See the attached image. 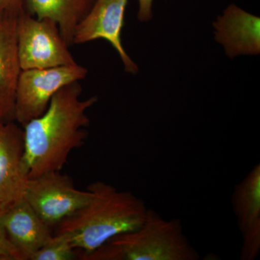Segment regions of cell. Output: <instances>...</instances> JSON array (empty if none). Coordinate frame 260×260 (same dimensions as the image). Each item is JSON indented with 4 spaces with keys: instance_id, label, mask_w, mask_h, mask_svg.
I'll use <instances>...</instances> for the list:
<instances>
[{
    "instance_id": "obj_1",
    "label": "cell",
    "mask_w": 260,
    "mask_h": 260,
    "mask_svg": "<svg viewBox=\"0 0 260 260\" xmlns=\"http://www.w3.org/2000/svg\"><path fill=\"white\" fill-rule=\"evenodd\" d=\"M79 82L63 87L51 99L42 116L23 126L24 164L28 179L61 172L70 154L86 140L90 120L87 111L98 98L83 100Z\"/></svg>"
},
{
    "instance_id": "obj_2",
    "label": "cell",
    "mask_w": 260,
    "mask_h": 260,
    "mask_svg": "<svg viewBox=\"0 0 260 260\" xmlns=\"http://www.w3.org/2000/svg\"><path fill=\"white\" fill-rule=\"evenodd\" d=\"M87 189L92 193L88 203L56 225V234L82 251L80 257L116 236L139 229L148 210L141 198L107 183L95 181Z\"/></svg>"
},
{
    "instance_id": "obj_3",
    "label": "cell",
    "mask_w": 260,
    "mask_h": 260,
    "mask_svg": "<svg viewBox=\"0 0 260 260\" xmlns=\"http://www.w3.org/2000/svg\"><path fill=\"white\" fill-rule=\"evenodd\" d=\"M179 218L166 220L148 208L143 225L113 237L83 260H198Z\"/></svg>"
},
{
    "instance_id": "obj_4",
    "label": "cell",
    "mask_w": 260,
    "mask_h": 260,
    "mask_svg": "<svg viewBox=\"0 0 260 260\" xmlns=\"http://www.w3.org/2000/svg\"><path fill=\"white\" fill-rule=\"evenodd\" d=\"M17 47L22 70L76 64L57 24L24 11L17 18Z\"/></svg>"
},
{
    "instance_id": "obj_5",
    "label": "cell",
    "mask_w": 260,
    "mask_h": 260,
    "mask_svg": "<svg viewBox=\"0 0 260 260\" xmlns=\"http://www.w3.org/2000/svg\"><path fill=\"white\" fill-rule=\"evenodd\" d=\"M88 70L78 63L44 69L22 70L15 95V120L23 127L42 116L61 88L83 80Z\"/></svg>"
},
{
    "instance_id": "obj_6",
    "label": "cell",
    "mask_w": 260,
    "mask_h": 260,
    "mask_svg": "<svg viewBox=\"0 0 260 260\" xmlns=\"http://www.w3.org/2000/svg\"><path fill=\"white\" fill-rule=\"evenodd\" d=\"M91 196L88 189H77L66 174L50 172L29 179L23 198L51 228L83 208Z\"/></svg>"
},
{
    "instance_id": "obj_7",
    "label": "cell",
    "mask_w": 260,
    "mask_h": 260,
    "mask_svg": "<svg viewBox=\"0 0 260 260\" xmlns=\"http://www.w3.org/2000/svg\"><path fill=\"white\" fill-rule=\"evenodd\" d=\"M128 0H95L88 14L75 30L73 44H82L104 39L117 51L124 70L136 74L138 68L124 50L121 43V30Z\"/></svg>"
},
{
    "instance_id": "obj_8",
    "label": "cell",
    "mask_w": 260,
    "mask_h": 260,
    "mask_svg": "<svg viewBox=\"0 0 260 260\" xmlns=\"http://www.w3.org/2000/svg\"><path fill=\"white\" fill-rule=\"evenodd\" d=\"M23 128L14 121H0V207L23 198L28 181L24 164Z\"/></svg>"
},
{
    "instance_id": "obj_9",
    "label": "cell",
    "mask_w": 260,
    "mask_h": 260,
    "mask_svg": "<svg viewBox=\"0 0 260 260\" xmlns=\"http://www.w3.org/2000/svg\"><path fill=\"white\" fill-rule=\"evenodd\" d=\"M233 211L242 234L239 259L254 260L260 253V164L236 184L233 191Z\"/></svg>"
},
{
    "instance_id": "obj_10",
    "label": "cell",
    "mask_w": 260,
    "mask_h": 260,
    "mask_svg": "<svg viewBox=\"0 0 260 260\" xmlns=\"http://www.w3.org/2000/svg\"><path fill=\"white\" fill-rule=\"evenodd\" d=\"M3 224L7 237L23 256V260L39 250L50 239L51 228L35 210L22 199L5 208Z\"/></svg>"
},
{
    "instance_id": "obj_11",
    "label": "cell",
    "mask_w": 260,
    "mask_h": 260,
    "mask_svg": "<svg viewBox=\"0 0 260 260\" xmlns=\"http://www.w3.org/2000/svg\"><path fill=\"white\" fill-rule=\"evenodd\" d=\"M18 16L0 13V121H15V95L22 71L17 47Z\"/></svg>"
},
{
    "instance_id": "obj_12",
    "label": "cell",
    "mask_w": 260,
    "mask_h": 260,
    "mask_svg": "<svg viewBox=\"0 0 260 260\" xmlns=\"http://www.w3.org/2000/svg\"><path fill=\"white\" fill-rule=\"evenodd\" d=\"M259 17L231 5L214 23L215 39L223 44L230 57L258 54L260 51Z\"/></svg>"
},
{
    "instance_id": "obj_13",
    "label": "cell",
    "mask_w": 260,
    "mask_h": 260,
    "mask_svg": "<svg viewBox=\"0 0 260 260\" xmlns=\"http://www.w3.org/2000/svg\"><path fill=\"white\" fill-rule=\"evenodd\" d=\"M95 0H23L24 10L38 19H49L57 24L63 39L73 44L75 30L88 14Z\"/></svg>"
},
{
    "instance_id": "obj_14",
    "label": "cell",
    "mask_w": 260,
    "mask_h": 260,
    "mask_svg": "<svg viewBox=\"0 0 260 260\" xmlns=\"http://www.w3.org/2000/svg\"><path fill=\"white\" fill-rule=\"evenodd\" d=\"M76 257L78 253L71 243L63 236L56 234L29 260H73Z\"/></svg>"
},
{
    "instance_id": "obj_15",
    "label": "cell",
    "mask_w": 260,
    "mask_h": 260,
    "mask_svg": "<svg viewBox=\"0 0 260 260\" xmlns=\"http://www.w3.org/2000/svg\"><path fill=\"white\" fill-rule=\"evenodd\" d=\"M5 208L0 207V259L23 260L21 254L10 242L3 224V215Z\"/></svg>"
},
{
    "instance_id": "obj_16",
    "label": "cell",
    "mask_w": 260,
    "mask_h": 260,
    "mask_svg": "<svg viewBox=\"0 0 260 260\" xmlns=\"http://www.w3.org/2000/svg\"><path fill=\"white\" fill-rule=\"evenodd\" d=\"M24 11L23 0H0V13L19 15Z\"/></svg>"
},
{
    "instance_id": "obj_17",
    "label": "cell",
    "mask_w": 260,
    "mask_h": 260,
    "mask_svg": "<svg viewBox=\"0 0 260 260\" xmlns=\"http://www.w3.org/2000/svg\"><path fill=\"white\" fill-rule=\"evenodd\" d=\"M139 2V11H138V18L142 22L148 21L153 18V0H138Z\"/></svg>"
}]
</instances>
